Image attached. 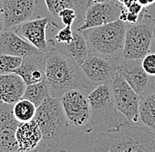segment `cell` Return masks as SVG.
Returning a JSON list of instances; mask_svg holds the SVG:
<instances>
[{"label": "cell", "mask_w": 155, "mask_h": 152, "mask_svg": "<svg viewBox=\"0 0 155 152\" xmlns=\"http://www.w3.org/2000/svg\"><path fill=\"white\" fill-rule=\"evenodd\" d=\"M60 52H62L64 56L70 58L78 65H81L85 59L88 55V48H87V40L84 37L81 31L78 29L73 30V40L71 42L68 44H62L58 43L54 39L48 40Z\"/></svg>", "instance_id": "cell-20"}, {"label": "cell", "mask_w": 155, "mask_h": 152, "mask_svg": "<svg viewBox=\"0 0 155 152\" xmlns=\"http://www.w3.org/2000/svg\"><path fill=\"white\" fill-rule=\"evenodd\" d=\"M137 3H139L144 8H146L155 5V0H137Z\"/></svg>", "instance_id": "cell-30"}, {"label": "cell", "mask_w": 155, "mask_h": 152, "mask_svg": "<svg viewBox=\"0 0 155 152\" xmlns=\"http://www.w3.org/2000/svg\"><path fill=\"white\" fill-rule=\"evenodd\" d=\"M139 19V15L136 14L133 12H130L128 11L127 12V16H126V23L128 24H134L136 22H137V20Z\"/></svg>", "instance_id": "cell-29"}, {"label": "cell", "mask_w": 155, "mask_h": 152, "mask_svg": "<svg viewBox=\"0 0 155 152\" xmlns=\"http://www.w3.org/2000/svg\"><path fill=\"white\" fill-rule=\"evenodd\" d=\"M5 29V22H4V17H3V13H2V10L0 6V33Z\"/></svg>", "instance_id": "cell-31"}, {"label": "cell", "mask_w": 155, "mask_h": 152, "mask_svg": "<svg viewBox=\"0 0 155 152\" xmlns=\"http://www.w3.org/2000/svg\"><path fill=\"white\" fill-rule=\"evenodd\" d=\"M121 58L97 52H88L80 68L87 81L93 86L110 84L118 72Z\"/></svg>", "instance_id": "cell-7"}, {"label": "cell", "mask_w": 155, "mask_h": 152, "mask_svg": "<svg viewBox=\"0 0 155 152\" xmlns=\"http://www.w3.org/2000/svg\"><path fill=\"white\" fill-rule=\"evenodd\" d=\"M96 152H155V131L148 127L120 124L101 133L94 141Z\"/></svg>", "instance_id": "cell-1"}, {"label": "cell", "mask_w": 155, "mask_h": 152, "mask_svg": "<svg viewBox=\"0 0 155 152\" xmlns=\"http://www.w3.org/2000/svg\"><path fill=\"white\" fill-rule=\"evenodd\" d=\"M113 100L116 111L124 115L131 123H137L139 119L140 96L131 88L119 72L110 83Z\"/></svg>", "instance_id": "cell-8"}, {"label": "cell", "mask_w": 155, "mask_h": 152, "mask_svg": "<svg viewBox=\"0 0 155 152\" xmlns=\"http://www.w3.org/2000/svg\"><path fill=\"white\" fill-rule=\"evenodd\" d=\"M142 66L145 72L152 76H155V53H148L142 58Z\"/></svg>", "instance_id": "cell-27"}, {"label": "cell", "mask_w": 155, "mask_h": 152, "mask_svg": "<svg viewBox=\"0 0 155 152\" xmlns=\"http://www.w3.org/2000/svg\"><path fill=\"white\" fill-rule=\"evenodd\" d=\"M58 19L61 25L63 26H71L73 27V25H77L78 27V16L77 11L73 8H64L59 13H58Z\"/></svg>", "instance_id": "cell-25"}, {"label": "cell", "mask_w": 155, "mask_h": 152, "mask_svg": "<svg viewBox=\"0 0 155 152\" xmlns=\"http://www.w3.org/2000/svg\"><path fill=\"white\" fill-rule=\"evenodd\" d=\"M48 97H50V92L46 79L32 85H28L26 87L23 99H28L33 102L36 107L42 104Z\"/></svg>", "instance_id": "cell-22"}, {"label": "cell", "mask_w": 155, "mask_h": 152, "mask_svg": "<svg viewBox=\"0 0 155 152\" xmlns=\"http://www.w3.org/2000/svg\"><path fill=\"white\" fill-rule=\"evenodd\" d=\"M54 40L58 43L62 44H68L71 42L73 40V29L71 26H65L61 29H59V32L54 36Z\"/></svg>", "instance_id": "cell-26"}, {"label": "cell", "mask_w": 155, "mask_h": 152, "mask_svg": "<svg viewBox=\"0 0 155 152\" xmlns=\"http://www.w3.org/2000/svg\"><path fill=\"white\" fill-rule=\"evenodd\" d=\"M127 23L117 19L108 24L81 31L87 40L89 52H97L122 57Z\"/></svg>", "instance_id": "cell-4"}, {"label": "cell", "mask_w": 155, "mask_h": 152, "mask_svg": "<svg viewBox=\"0 0 155 152\" xmlns=\"http://www.w3.org/2000/svg\"><path fill=\"white\" fill-rule=\"evenodd\" d=\"M23 57L0 54V74L14 72L21 64Z\"/></svg>", "instance_id": "cell-24"}, {"label": "cell", "mask_w": 155, "mask_h": 152, "mask_svg": "<svg viewBox=\"0 0 155 152\" xmlns=\"http://www.w3.org/2000/svg\"><path fill=\"white\" fill-rule=\"evenodd\" d=\"M137 0H126L125 2L124 3V5H124L126 9H127L130 5H131L133 3H135V2H137Z\"/></svg>", "instance_id": "cell-32"}, {"label": "cell", "mask_w": 155, "mask_h": 152, "mask_svg": "<svg viewBox=\"0 0 155 152\" xmlns=\"http://www.w3.org/2000/svg\"><path fill=\"white\" fill-rule=\"evenodd\" d=\"M153 46L155 48V32H154V37H153Z\"/></svg>", "instance_id": "cell-35"}, {"label": "cell", "mask_w": 155, "mask_h": 152, "mask_svg": "<svg viewBox=\"0 0 155 152\" xmlns=\"http://www.w3.org/2000/svg\"><path fill=\"white\" fill-rule=\"evenodd\" d=\"M127 10L129 11H130V12H133V13H136V14H138V15H140V13L143 11V10H144V7L139 4V3H137V1L135 2V3H133L131 5H130Z\"/></svg>", "instance_id": "cell-28"}, {"label": "cell", "mask_w": 155, "mask_h": 152, "mask_svg": "<svg viewBox=\"0 0 155 152\" xmlns=\"http://www.w3.org/2000/svg\"><path fill=\"white\" fill-rule=\"evenodd\" d=\"M154 32L155 17L144 8L137 22L127 23L122 58L142 59L153 46Z\"/></svg>", "instance_id": "cell-5"}, {"label": "cell", "mask_w": 155, "mask_h": 152, "mask_svg": "<svg viewBox=\"0 0 155 152\" xmlns=\"http://www.w3.org/2000/svg\"><path fill=\"white\" fill-rule=\"evenodd\" d=\"M94 3H101V2H106V1H109V0H92Z\"/></svg>", "instance_id": "cell-33"}, {"label": "cell", "mask_w": 155, "mask_h": 152, "mask_svg": "<svg viewBox=\"0 0 155 152\" xmlns=\"http://www.w3.org/2000/svg\"><path fill=\"white\" fill-rule=\"evenodd\" d=\"M139 119L145 126L155 131V89L140 97Z\"/></svg>", "instance_id": "cell-21"}, {"label": "cell", "mask_w": 155, "mask_h": 152, "mask_svg": "<svg viewBox=\"0 0 155 152\" xmlns=\"http://www.w3.org/2000/svg\"><path fill=\"white\" fill-rule=\"evenodd\" d=\"M48 11L50 25L56 28L61 29V24L58 19V13L64 8H73L77 11L78 20V27H80L84 21L85 13L92 0H44ZM77 27V28H78Z\"/></svg>", "instance_id": "cell-17"}, {"label": "cell", "mask_w": 155, "mask_h": 152, "mask_svg": "<svg viewBox=\"0 0 155 152\" xmlns=\"http://www.w3.org/2000/svg\"><path fill=\"white\" fill-rule=\"evenodd\" d=\"M123 6L124 5L119 4L116 0L94 3L93 5L90 4L86 11L82 25L76 29L83 31L85 29L96 27L116 21L119 19Z\"/></svg>", "instance_id": "cell-11"}, {"label": "cell", "mask_w": 155, "mask_h": 152, "mask_svg": "<svg viewBox=\"0 0 155 152\" xmlns=\"http://www.w3.org/2000/svg\"><path fill=\"white\" fill-rule=\"evenodd\" d=\"M48 25H50V20L46 16L27 20L12 29L39 51L46 52L48 49L46 32Z\"/></svg>", "instance_id": "cell-13"}, {"label": "cell", "mask_w": 155, "mask_h": 152, "mask_svg": "<svg viewBox=\"0 0 155 152\" xmlns=\"http://www.w3.org/2000/svg\"><path fill=\"white\" fill-rule=\"evenodd\" d=\"M88 92L72 89L61 96L60 100L69 125L86 133H91L95 124L87 99Z\"/></svg>", "instance_id": "cell-6"}, {"label": "cell", "mask_w": 155, "mask_h": 152, "mask_svg": "<svg viewBox=\"0 0 155 152\" xmlns=\"http://www.w3.org/2000/svg\"><path fill=\"white\" fill-rule=\"evenodd\" d=\"M13 105L0 103V151H18L16 131L20 122L12 112Z\"/></svg>", "instance_id": "cell-14"}, {"label": "cell", "mask_w": 155, "mask_h": 152, "mask_svg": "<svg viewBox=\"0 0 155 152\" xmlns=\"http://www.w3.org/2000/svg\"><path fill=\"white\" fill-rule=\"evenodd\" d=\"M47 52L39 51L22 58L20 66L14 71L22 77L25 83L32 85L46 79Z\"/></svg>", "instance_id": "cell-15"}, {"label": "cell", "mask_w": 155, "mask_h": 152, "mask_svg": "<svg viewBox=\"0 0 155 152\" xmlns=\"http://www.w3.org/2000/svg\"><path fill=\"white\" fill-rule=\"evenodd\" d=\"M87 99L95 125L98 121H103L110 128H116L119 125L110 84L95 86L88 92Z\"/></svg>", "instance_id": "cell-9"}, {"label": "cell", "mask_w": 155, "mask_h": 152, "mask_svg": "<svg viewBox=\"0 0 155 152\" xmlns=\"http://www.w3.org/2000/svg\"><path fill=\"white\" fill-rule=\"evenodd\" d=\"M0 6L5 29H12L35 17L38 0H2Z\"/></svg>", "instance_id": "cell-12"}, {"label": "cell", "mask_w": 155, "mask_h": 152, "mask_svg": "<svg viewBox=\"0 0 155 152\" xmlns=\"http://www.w3.org/2000/svg\"><path fill=\"white\" fill-rule=\"evenodd\" d=\"M119 4H121V5H124V3L125 2L126 0H116Z\"/></svg>", "instance_id": "cell-34"}, {"label": "cell", "mask_w": 155, "mask_h": 152, "mask_svg": "<svg viewBox=\"0 0 155 152\" xmlns=\"http://www.w3.org/2000/svg\"><path fill=\"white\" fill-rule=\"evenodd\" d=\"M37 107L28 99H21L12 105V112L16 120L20 123L34 120Z\"/></svg>", "instance_id": "cell-23"}, {"label": "cell", "mask_w": 155, "mask_h": 152, "mask_svg": "<svg viewBox=\"0 0 155 152\" xmlns=\"http://www.w3.org/2000/svg\"><path fill=\"white\" fill-rule=\"evenodd\" d=\"M118 72L140 97L155 89V76L145 72L142 66V59L121 58Z\"/></svg>", "instance_id": "cell-10"}, {"label": "cell", "mask_w": 155, "mask_h": 152, "mask_svg": "<svg viewBox=\"0 0 155 152\" xmlns=\"http://www.w3.org/2000/svg\"><path fill=\"white\" fill-rule=\"evenodd\" d=\"M1 1H2V0H0V3H1Z\"/></svg>", "instance_id": "cell-36"}, {"label": "cell", "mask_w": 155, "mask_h": 152, "mask_svg": "<svg viewBox=\"0 0 155 152\" xmlns=\"http://www.w3.org/2000/svg\"><path fill=\"white\" fill-rule=\"evenodd\" d=\"M46 52V81L51 97L61 98L72 89L89 92L93 85L87 81L79 65L60 52L48 40Z\"/></svg>", "instance_id": "cell-2"}, {"label": "cell", "mask_w": 155, "mask_h": 152, "mask_svg": "<svg viewBox=\"0 0 155 152\" xmlns=\"http://www.w3.org/2000/svg\"><path fill=\"white\" fill-rule=\"evenodd\" d=\"M34 120L39 125L42 138L39 147L47 150L58 147L67 135L69 122L60 98L48 97L37 107Z\"/></svg>", "instance_id": "cell-3"}, {"label": "cell", "mask_w": 155, "mask_h": 152, "mask_svg": "<svg viewBox=\"0 0 155 152\" xmlns=\"http://www.w3.org/2000/svg\"><path fill=\"white\" fill-rule=\"evenodd\" d=\"M27 84L18 74H0V103L13 105L23 99Z\"/></svg>", "instance_id": "cell-18"}, {"label": "cell", "mask_w": 155, "mask_h": 152, "mask_svg": "<svg viewBox=\"0 0 155 152\" xmlns=\"http://www.w3.org/2000/svg\"><path fill=\"white\" fill-rule=\"evenodd\" d=\"M41 138V130L35 120L20 123L16 131L18 151L28 152L35 150L40 145Z\"/></svg>", "instance_id": "cell-19"}, {"label": "cell", "mask_w": 155, "mask_h": 152, "mask_svg": "<svg viewBox=\"0 0 155 152\" xmlns=\"http://www.w3.org/2000/svg\"><path fill=\"white\" fill-rule=\"evenodd\" d=\"M39 50L18 35L12 29H4L0 33V54L24 57Z\"/></svg>", "instance_id": "cell-16"}]
</instances>
